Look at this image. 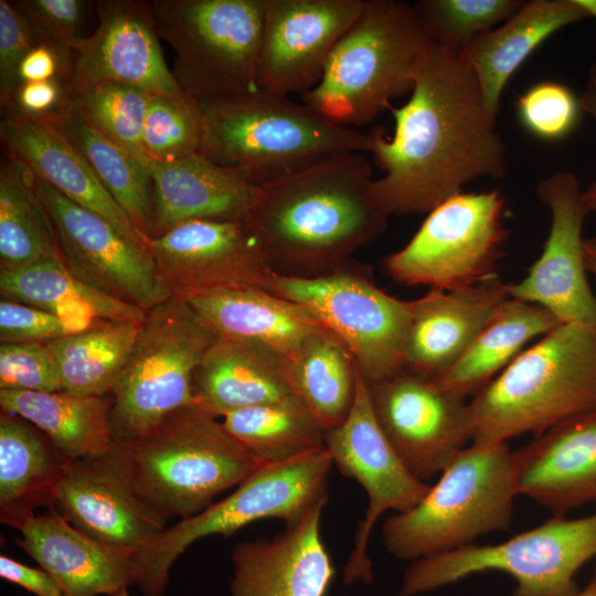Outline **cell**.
Returning <instances> with one entry per match:
<instances>
[{
    "instance_id": "obj_18",
    "label": "cell",
    "mask_w": 596,
    "mask_h": 596,
    "mask_svg": "<svg viewBox=\"0 0 596 596\" xmlns=\"http://www.w3.org/2000/svg\"><path fill=\"white\" fill-rule=\"evenodd\" d=\"M147 246L164 286L183 299L243 286L267 289L275 274L243 221L183 222Z\"/></svg>"
},
{
    "instance_id": "obj_6",
    "label": "cell",
    "mask_w": 596,
    "mask_h": 596,
    "mask_svg": "<svg viewBox=\"0 0 596 596\" xmlns=\"http://www.w3.org/2000/svg\"><path fill=\"white\" fill-rule=\"evenodd\" d=\"M432 44L414 4L364 0L301 102L337 125L360 129L412 91L415 68Z\"/></svg>"
},
{
    "instance_id": "obj_54",
    "label": "cell",
    "mask_w": 596,
    "mask_h": 596,
    "mask_svg": "<svg viewBox=\"0 0 596 596\" xmlns=\"http://www.w3.org/2000/svg\"><path fill=\"white\" fill-rule=\"evenodd\" d=\"M574 596H596V570L593 578L583 589H579Z\"/></svg>"
},
{
    "instance_id": "obj_52",
    "label": "cell",
    "mask_w": 596,
    "mask_h": 596,
    "mask_svg": "<svg viewBox=\"0 0 596 596\" xmlns=\"http://www.w3.org/2000/svg\"><path fill=\"white\" fill-rule=\"evenodd\" d=\"M583 248L586 270L596 278V237L584 240Z\"/></svg>"
},
{
    "instance_id": "obj_30",
    "label": "cell",
    "mask_w": 596,
    "mask_h": 596,
    "mask_svg": "<svg viewBox=\"0 0 596 596\" xmlns=\"http://www.w3.org/2000/svg\"><path fill=\"white\" fill-rule=\"evenodd\" d=\"M575 0H530L500 25L478 36L460 54L472 70L493 120L502 92L522 63L560 29L587 19Z\"/></svg>"
},
{
    "instance_id": "obj_50",
    "label": "cell",
    "mask_w": 596,
    "mask_h": 596,
    "mask_svg": "<svg viewBox=\"0 0 596 596\" xmlns=\"http://www.w3.org/2000/svg\"><path fill=\"white\" fill-rule=\"evenodd\" d=\"M0 576L34 596H71L46 571L33 567L8 555L0 556Z\"/></svg>"
},
{
    "instance_id": "obj_41",
    "label": "cell",
    "mask_w": 596,
    "mask_h": 596,
    "mask_svg": "<svg viewBox=\"0 0 596 596\" xmlns=\"http://www.w3.org/2000/svg\"><path fill=\"white\" fill-rule=\"evenodd\" d=\"M523 3L521 0H421L414 8L429 40L460 55L478 36L503 23Z\"/></svg>"
},
{
    "instance_id": "obj_4",
    "label": "cell",
    "mask_w": 596,
    "mask_h": 596,
    "mask_svg": "<svg viewBox=\"0 0 596 596\" xmlns=\"http://www.w3.org/2000/svg\"><path fill=\"white\" fill-rule=\"evenodd\" d=\"M471 443L539 436L596 407V330L562 323L468 402Z\"/></svg>"
},
{
    "instance_id": "obj_11",
    "label": "cell",
    "mask_w": 596,
    "mask_h": 596,
    "mask_svg": "<svg viewBox=\"0 0 596 596\" xmlns=\"http://www.w3.org/2000/svg\"><path fill=\"white\" fill-rule=\"evenodd\" d=\"M157 33L175 53L172 74L196 102L258 88L264 0H155Z\"/></svg>"
},
{
    "instance_id": "obj_29",
    "label": "cell",
    "mask_w": 596,
    "mask_h": 596,
    "mask_svg": "<svg viewBox=\"0 0 596 596\" xmlns=\"http://www.w3.org/2000/svg\"><path fill=\"white\" fill-rule=\"evenodd\" d=\"M219 337L254 342L291 360L326 329L300 305L257 286L210 291L185 299Z\"/></svg>"
},
{
    "instance_id": "obj_14",
    "label": "cell",
    "mask_w": 596,
    "mask_h": 596,
    "mask_svg": "<svg viewBox=\"0 0 596 596\" xmlns=\"http://www.w3.org/2000/svg\"><path fill=\"white\" fill-rule=\"evenodd\" d=\"M324 446L333 465L358 481L368 496V508L358 524L353 547L343 567V581H373L368 555L371 533L383 513L409 510L427 493L430 485L416 478L403 464L374 415L370 390L358 375L353 405L347 418L326 433Z\"/></svg>"
},
{
    "instance_id": "obj_24",
    "label": "cell",
    "mask_w": 596,
    "mask_h": 596,
    "mask_svg": "<svg viewBox=\"0 0 596 596\" xmlns=\"http://www.w3.org/2000/svg\"><path fill=\"white\" fill-rule=\"evenodd\" d=\"M17 544L71 596H113L135 586V553L106 544L71 523L55 507L12 525Z\"/></svg>"
},
{
    "instance_id": "obj_17",
    "label": "cell",
    "mask_w": 596,
    "mask_h": 596,
    "mask_svg": "<svg viewBox=\"0 0 596 596\" xmlns=\"http://www.w3.org/2000/svg\"><path fill=\"white\" fill-rule=\"evenodd\" d=\"M536 195L551 211V228L526 276L510 284V297L547 309L561 323L596 330V296L587 277L583 224L588 215L572 172L556 171L541 180Z\"/></svg>"
},
{
    "instance_id": "obj_13",
    "label": "cell",
    "mask_w": 596,
    "mask_h": 596,
    "mask_svg": "<svg viewBox=\"0 0 596 596\" xmlns=\"http://www.w3.org/2000/svg\"><path fill=\"white\" fill-rule=\"evenodd\" d=\"M362 268L351 260L312 278L274 274L267 289L304 307L338 337L372 386L403 370L412 301L386 294Z\"/></svg>"
},
{
    "instance_id": "obj_55",
    "label": "cell",
    "mask_w": 596,
    "mask_h": 596,
    "mask_svg": "<svg viewBox=\"0 0 596 596\" xmlns=\"http://www.w3.org/2000/svg\"><path fill=\"white\" fill-rule=\"evenodd\" d=\"M113 596H130V594L128 592V588H124V589H121L120 592L116 593Z\"/></svg>"
},
{
    "instance_id": "obj_28",
    "label": "cell",
    "mask_w": 596,
    "mask_h": 596,
    "mask_svg": "<svg viewBox=\"0 0 596 596\" xmlns=\"http://www.w3.org/2000/svg\"><path fill=\"white\" fill-rule=\"evenodd\" d=\"M196 406L222 417L228 412L298 398L289 360L257 343L217 338L194 377Z\"/></svg>"
},
{
    "instance_id": "obj_38",
    "label": "cell",
    "mask_w": 596,
    "mask_h": 596,
    "mask_svg": "<svg viewBox=\"0 0 596 596\" xmlns=\"http://www.w3.org/2000/svg\"><path fill=\"white\" fill-rule=\"evenodd\" d=\"M141 323L98 320L86 329L47 342L63 391L77 395H110Z\"/></svg>"
},
{
    "instance_id": "obj_5",
    "label": "cell",
    "mask_w": 596,
    "mask_h": 596,
    "mask_svg": "<svg viewBox=\"0 0 596 596\" xmlns=\"http://www.w3.org/2000/svg\"><path fill=\"white\" fill-rule=\"evenodd\" d=\"M118 445L136 492L168 520L203 511L264 465L220 417L196 405Z\"/></svg>"
},
{
    "instance_id": "obj_49",
    "label": "cell",
    "mask_w": 596,
    "mask_h": 596,
    "mask_svg": "<svg viewBox=\"0 0 596 596\" xmlns=\"http://www.w3.org/2000/svg\"><path fill=\"white\" fill-rule=\"evenodd\" d=\"M72 62L50 43L40 41L32 46L18 65L15 85L54 78L71 81Z\"/></svg>"
},
{
    "instance_id": "obj_8",
    "label": "cell",
    "mask_w": 596,
    "mask_h": 596,
    "mask_svg": "<svg viewBox=\"0 0 596 596\" xmlns=\"http://www.w3.org/2000/svg\"><path fill=\"white\" fill-rule=\"evenodd\" d=\"M333 466L324 447L298 457L264 464L224 499L167 526L135 554L136 582L143 596H163L174 562L194 542L211 535L230 538L264 519L294 525L328 499Z\"/></svg>"
},
{
    "instance_id": "obj_37",
    "label": "cell",
    "mask_w": 596,
    "mask_h": 596,
    "mask_svg": "<svg viewBox=\"0 0 596 596\" xmlns=\"http://www.w3.org/2000/svg\"><path fill=\"white\" fill-rule=\"evenodd\" d=\"M51 127L86 159L100 182L148 243L153 211L149 163L129 155L96 131L78 111L75 103Z\"/></svg>"
},
{
    "instance_id": "obj_53",
    "label": "cell",
    "mask_w": 596,
    "mask_h": 596,
    "mask_svg": "<svg viewBox=\"0 0 596 596\" xmlns=\"http://www.w3.org/2000/svg\"><path fill=\"white\" fill-rule=\"evenodd\" d=\"M576 3L587 13L588 18L596 19V0H575Z\"/></svg>"
},
{
    "instance_id": "obj_39",
    "label": "cell",
    "mask_w": 596,
    "mask_h": 596,
    "mask_svg": "<svg viewBox=\"0 0 596 596\" xmlns=\"http://www.w3.org/2000/svg\"><path fill=\"white\" fill-rule=\"evenodd\" d=\"M221 418L227 432L264 464L324 447V429L298 398L232 411Z\"/></svg>"
},
{
    "instance_id": "obj_31",
    "label": "cell",
    "mask_w": 596,
    "mask_h": 596,
    "mask_svg": "<svg viewBox=\"0 0 596 596\" xmlns=\"http://www.w3.org/2000/svg\"><path fill=\"white\" fill-rule=\"evenodd\" d=\"M73 459L62 453L28 421L0 415V520H17L53 507L56 492Z\"/></svg>"
},
{
    "instance_id": "obj_9",
    "label": "cell",
    "mask_w": 596,
    "mask_h": 596,
    "mask_svg": "<svg viewBox=\"0 0 596 596\" xmlns=\"http://www.w3.org/2000/svg\"><path fill=\"white\" fill-rule=\"evenodd\" d=\"M217 338L183 298L171 296L147 311L110 392L117 443L140 437L173 412L196 405L195 373Z\"/></svg>"
},
{
    "instance_id": "obj_19",
    "label": "cell",
    "mask_w": 596,
    "mask_h": 596,
    "mask_svg": "<svg viewBox=\"0 0 596 596\" xmlns=\"http://www.w3.org/2000/svg\"><path fill=\"white\" fill-rule=\"evenodd\" d=\"M364 0H264L258 87L300 96L320 81Z\"/></svg>"
},
{
    "instance_id": "obj_51",
    "label": "cell",
    "mask_w": 596,
    "mask_h": 596,
    "mask_svg": "<svg viewBox=\"0 0 596 596\" xmlns=\"http://www.w3.org/2000/svg\"><path fill=\"white\" fill-rule=\"evenodd\" d=\"M579 100L583 111L596 120V64L589 68L587 84ZM582 202L588 214L596 212V181L582 191Z\"/></svg>"
},
{
    "instance_id": "obj_1",
    "label": "cell",
    "mask_w": 596,
    "mask_h": 596,
    "mask_svg": "<svg viewBox=\"0 0 596 596\" xmlns=\"http://www.w3.org/2000/svg\"><path fill=\"white\" fill-rule=\"evenodd\" d=\"M389 108L394 135L382 126L369 131V153L384 171L369 195L387 216L428 213L476 179L504 175V143L461 55L433 43L415 68L408 102Z\"/></svg>"
},
{
    "instance_id": "obj_35",
    "label": "cell",
    "mask_w": 596,
    "mask_h": 596,
    "mask_svg": "<svg viewBox=\"0 0 596 596\" xmlns=\"http://www.w3.org/2000/svg\"><path fill=\"white\" fill-rule=\"evenodd\" d=\"M61 255L33 172L4 151L0 163V264L22 267Z\"/></svg>"
},
{
    "instance_id": "obj_45",
    "label": "cell",
    "mask_w": 596,
    "mask_h": 596,
    "mask_svg": "<svg viewBox=\"0 0 596 596\" xmlns=\"http://www.w3.org/2000/svg\"><path fill=\"white\" fill-rule=\"evenodd\" d=\"M13 3L26 17L40 41L56 47L73 65L76 44L83 39L87 1L83 0H18Z\"/></svg>"
},
{
    "instance_id": "obj_25",
    "label": "cell",
    "mask_w": 596,
    "mask_h": 596,
    "mask_svg": "<svg viewBox=\"0 0 596 596\" xmlns=\"http://www.w3.org/2000/svg\"><path fill=\"white\" fill-rule=\"evenodd\" d=\"M509 288L496 276L462 289H429L411 300L403 370L429 380L444 374L510 297Z\"/></svg>"
},
{
    "instance_id": "obj_2",
    "label": "cell",
    "mask_w": 596,
    "mask_h": 596,
    "mask_svg": "<svg viewBox=\"0 0 596 596\" xmlns=\"http://www.w3.org/2000/svg\"><path fill=\"white\" fill-rule=\"evenodd\" d=\"M366 153H343L256 188L245 223L273 273H332L376 240L389 216L370 199Z\"/></svg>"
},
{
    "instance_id": "obj_44",
    "label": "cell",
    "mask_w": 596,
    "mask_h": 596,
    "mask_svg": "<svg viewBox=\"0 0 596 596\" xmlns=\"http://www.w3.org/2000/svg\"><path fill=\"white\" fill-rule=\"evenodd\" d=\"M0 390L63 391L57 364L47 344L1 343Z\"/></svg>"
},
{
    "instance_id": "obj_40",
    "label": "cell",
    "mask_w": 596,
    "mask_h": 596,
    "mask_svg": "<svg viewBox=\"0 0 596 596\" xmlns=\"http://www.w3.org/2000/svg\"><path fill=\"white\" fill-rule=\"evenodd\" d=\"M72 92L78 111L96 131L149 163L142 135L151 93L109 82L72 88Z\"/></svg>"
},
{
    "instance_id": "obj_21",
    "label": "cell",
    "mask_w": 596,
    "mask_h": 596,
    "mask_svg": "<svg viewBox=\"0 0 596 596\" xmlns=\"http://www.w3.org/2000/svg\"><path fill=\"white\" fill-rule=\"evenodd\" d=\"M96 12L95 32L74 49L72 88L109 82L151 94L184 93L164 61L151 2L102 0Z\"/></svg>"
},
{
    "instance_id": "obj_10",
    "label": "cell",
    "mask_w": 596,
    "mask_h": 596,
    "mask_svg": "<svg viewBox=\"0 0 596 596\" xmlns=\"http://www.w3.org/2000/svg\"><path fill=\"white\" fill-rule=\"evenodd\" d=\"M595 556L596 511L553 515L500 543H472L412 561L395 596L425 594L489 571L513 577L512 596H574L575 575Z\"/></svg>"
},
{
    "instance_id": "obj_34",
    "label": "cell",
    "mask_w": 596,
    "mask_h": 596,
    "mask_svg": "<svg viewBox=\"0 0 596 596\" xmlns=\"http://www.w3.org/2000/svg\"><path fill=\"white\" fill-rule=\"evenodd\" d=\"M562 324L547 309L509 297L464 354L439 377L443 389L473 396L504 370L535 338Z\"/></svg>"
},
{
    "instance_id": "obj_47",
    "label": "cell",
    "mask_w": 596,
    "mask_h": 596,
    "mask_svg": "<svg viewBox=\"0 0 596 596\" xmlns=\"http://www.w3.org/2000/svg\"><path fill=\"white\" fill-rule=\"evenodd\" d=\"M74 333L60 316L41 308L1 298V343H47Z\"/></svg>"
},
{
    "instance_id": "obj_26",
    "label": "cell",
    "mask_w": 596,
    "mask_h": 596,
    "mask_svg": "<svg viewBox=\"0 0 596 596\" xmlns=\"http://www.w3.org/2000/svg\"><path fill=\"white\" fill-rule=\"evenodd\" d=\"M152 179L151 235L193 220L245 222L256 192L242 175L200 153L149 162Z\"/></svg>"
},
{
    "instance_id": "obj_16",
    "label": "cell",
    "mask_w": 596,
    "mask_h": 596,
    "mask_svg": "<svg viewBox=\"0 0 596 596\" xmlns=\"http://www.w3.org/2000/svg\"><path fill=\"white\" fill-rule=\"evenodd\" d=\"M376 421L406 468L427 482L471 441L466 398L402 370L369 386Z\"/></svg>"
},
{
    "instance_id": "obj_48",
    "label": "cell",
    "mask_w": 596,
    "mask_h": 596,
    "mask_svg": "<svg viewBox=\"0 0 596 596\" xmlns=\"http://www.w3.org/2000/svg\"><path fill=\"white\" fill-rule=\"evenodd\" d=\"M40 40L26 17L13 1L0 0V104L15 86V75L24 54Z\"/></svg>"
},
{
    "instance_id": "obj_7",
    "label": "cell",
    "mask_w": 596,
    "mask_h": 596,
    "mask_svg": "<svg viewBox=\"0 0 596 596\" xmlns=\"http://www.w3.org/2000/svg\"><path fill=\"white\" fill-rule=\"evenodd\" d=\"M508 443H471L422 500L382 525L389 553L406 561L450 552L510 528L518 497Z\"/></svg>"
},
{
    "instance_id": "obj_3",
    "label": "cell",
    "mask_w": 596,
    "mask_h": 596,
    "mask_svg": "<svg viewBox=\"0 0 596 596\" xmlns=\"http://www.w3.org/2000/svg\"><path fill=\"white\" fill-rule=\"evenodd\" d=\"M198 103L204 117L200 155L255 187L343 153L370 151L369 131L337 125L288 95L258 87Z\"/></svg>"
},
{
    "instance_id": "obj_22",
    "label": "cell",
    "mask_w": 596,
    "mask_h": 596,
    "mask_svg": "<svg viewBox=\"0 0 596 596\" xmlns=\"http://www.w3.org/2000/svg\"><path fill=\"white\" fill-rule=\"evenodd\" d=\"M511 461L517 494L553 515L596 501V407L512 450Z\"/></svg>"
},
{
    "instance_id": "obj_33",
    "label": "cell",
    "mask_w": 596,
    "mask_h": 596,
    "mask_svg": "<svg viewBox=\"0 0 596 596\" xmlns=\"http://www.w3.org/2000/svg\"><path fill=\"white\" fill-rule=\"evenodd\" d=\"M0 406L28 421L73 460L118 447L110 424L111 396L0 390Z\"/></svg>"
},
{
    "instance_id": "obj_12",
    "label": "cell",
    "mask_w": 596,
    "mask_h": 596,
    "mask_svg": "<svg viewBox=\"0 0 596 596\" xmlns=\"http://www.w3.org/2000/svg\"><path fill=\"white\" fill-rule=\"evenodd\" d=\"M500 189L459 192L435 206L409 242L383 260L386 274L405 286L457 290L498 276L509 237Z\"/></svg>"
},
{
    "instance_id": "obj_15",
    "label": "cell",
    "mask_w": 596,
    "mask_h": 596,
    "mask_svg": "<svg viewBox=\"0 0 596 596\" xmlns=\"http://www.w3.org/2000/svg\"><path fill=\"white\" fill-rule=\"evenodd\" d=\"M36 183L56 231L61 257L74 276L146 311L172 296L147 246L38 178Z\"/></svg>"
},
{
    "instance_id": "obj_20",
    "label": "cell",
    "mask_w": 596,
    "mask_h": 596,
    "mask_svg": "<svg viewBox=\"0 0 596 596\" xmlns=\"http://www.w3.org/2000/svg\"><path fill=\"white\" fill-rule=\"evenodd\" d=\"M56 503L76 528L135 554L168 526V519L136 492L119 445L110 453L73 460Z\"/></svg>"
},
{
    "instance_id": "obj_46",
    "label": "cell",
    "mask_w": 596,
    "mask_h": 596,
    "mask_svg": "<svg viewBox=\"0 0 596 596\" xmlns=\"http://www.w3.org/2000/svg\"><path fill=\"white\" fill-rule=\"evenodd\" d=\"M73 105L71 81L54 78L17 84L1 109L7 115L54 126Z\"/></svg>"
},
{
    "instance_id": "obj_36",
    "label": "cell",
    "mask_w": 596,
    "mask_h": 596,
    "mask_svg": "<svg viewBox=\"0 0 596 596\" xmlns=\"http://www.w3.org/2000/svg\"><path fill=\"white\" fill-rule=\"evenodd\" d=\"M295 392L327 433L349 415L359 370L343 342L329 330L309 337L289 360Z\"/></svg>"
},
{
    "instance_id": "obj_23",
    "label": "cell",
    "mask_w": 596,
    "mask_h": 596,
    "mask_svg": "<svg viewBox=\"0 0 596 596\" xmlns=\"http://www.w3.org/2000/svg\"><path fill=\"white\" fill-rule=\"evenodd\" d=\"M324 505L274 538L236 544L231 596H326L336 571L321 538Z\"/></svg>"
},
{
    "instance_id": "obj_27",
    "label": "cell",
    "mask_w": 596,
    "mask_h": 596,
    "mask_svg": "<svg viewBox=\"0 0 596 596\" xmlns=\"http://www.w3.org/2000/svg\"><path fill=\"white\" fill-rule=\"evenodd\" d=\"M0 138L4 151L23 162L39 180L147 246V240L86 159L53 127L3 114Z\"/></svg>"
},
{
    "instance_id": "obj_42",
    "label": "cell",
    "mask_w": 596,
    "mask_h": 596,
    "mask_svg": "<svg viewBox=\"0 0 596 596\" xmlns=\"http://www.w3.org/2000/svg\"><path fill=\"white\" fill-rule=\"evenodd\" d=\"M203 139L204 117L195 99L185 93L151 94L142 135L149 162L200 153Z\"/></svg>"
},
{
    "instance_id": "obj_32",
    "label": "cell",
    "mask_w": 596,
    "mask_h": 596,
    "mask_svg": "<svg viewBox=\"0 0 596 596\" xmlns=\"http://www.w3.org/2000/svg\"><path fill=\"white\" fill-rule=\"evenodd\" d=\"M0 291L14 300L53 312L74 332L98 320L141 323L147 311L106 295L74 276L61 255L22 267H0Z\"/></svg>"
},
{
    "instance_id": "obj_43",
    "label": "cell",
    "mask_w": 596,
    "mask_h": 596,
    "mask_svg": "<svg viewBox=\"0 0 596 596\" xmlns=\"http://www.w3.org/2000/svg\"><path fill=\"white\" fill-rule=\"evenodd\" d=\"M522 127L544 141L568 137L582 117L579 98L565 84L544 81L530 86L515 103Z\"/></svg>"
}]
</instances>
